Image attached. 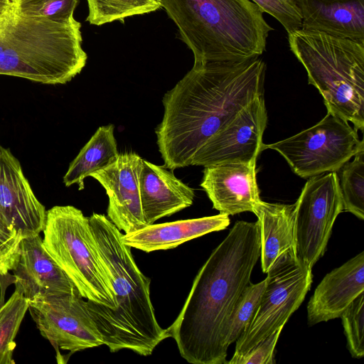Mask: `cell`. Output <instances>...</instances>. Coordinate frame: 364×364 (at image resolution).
I'll return each instance as SVG.
<instances>
[{
	"label": "cell",
	"instance_id": "6da1fadb",
	"mask_svg": "<svg viewBox=\"0 0 364 364\" xmlns=\"http://www.w3.org/2000/svg\"><path fill=\"white\" fill-rule=\"evenodd\" d=\"M266 64L255 57L193 65L163 98L156 143L164 166H191L198 150L242 108L264 94Z\"/></svg>",
	"mask_w": 364,
	"mask_h": 364
},
{
	"label": "cell",
	"instance_id": "7a4b0ae2",
	"mask_svg": "<svg viewBox=\"0 0 364 364\" xmlns=\"http://www.w3.org/2000/svg\"><path fill=\"white\" fill-rule=\"evenodd\" d=\"M259 257L258 222L240 220L202 266L181 311L167 328L188 363H226L228 325Z\"/></svg>",
	"mask_w": 364,
	"mask_h": 364
},
{
	"label": "cell",
	"instance_id": "3957f363",
	"mask_svg": "<svg viewBox=\"0 0 364 364\" xmlns=\"http://www.w3.org/2000/svg\"><path fill=\"white\" fill-rule=\"evenodd\" d=\"M92 232L102 264L110 282L115 307L87 300L91 317L103 344L111 353L127 349L150 355L170 337L159 324L150 297L151 280L139 269L123 235L103 214L89 217Z\"/></svg>",
	"mask_w": 364,
	"mask_h": 364
},
{
	"label": "cell",
	"instance_id": "277c9868",
	"mask_svg": "<svg viewBox=\"0 0 364 364\" xmlns=\"http://www.w3.org/2000/svg\"><path fill=\"white\" fill-rule=\"evenodd\" d=\"M191 49L193 65L259 57L274 28L251 0H160Z\"/></svg>",
	"mask_w": 364,
	"mask_h": 364
},
{
	"label": "cell",
	"instance_id": "5b68a950",
	"mask_svg": "<svg viewBox=\"0 0 364 364\" xmlns=\"http://www.w3.org/2000/svg\"><path fill=\"white\" fill-rule=\"evenodd\" d=\"M81 23L21 14L0 0V75L45 85L70 82L85 66Z\"/></svg>",
	"mask_w": 364,
	"mask_h": 364
},
{
	"label": "cell",
	"instance_id": "8992f818",
	"mask_svg": "<svg viewBox=\"0 0 364 364\" xmlns=\"http://www.w3.org/2000/svg\"><path fill=\"white\" fill-rule=\"evenodd\" d=\"M291 51L328 113L364 129V43L298 29L287 33Z\"/></svg>",
	"mask_w": 364,
	"mask_h": 364
},
{
	"label": "cell",
	"instance_id": "52a82bcc",
	"mask_svg": "<svg viewBox=\"0 0 364 364\" xmlns=\"http://www.w3.org/2000/svg\"><path fill=\"white\" fill-rule=\"evenodd\" d=\"M43 245L86 300L115 307L114 293L100 259L89 217L73 205L46 211Z\"/></svg>",
	"mask_w": 364,
	"mask_h": 364
},
{
	"label": "cell",
	"instance_id": "ba28073f",
	"mask_svg": "<svg viewBox=\"0 0 364 364\" xmlns=\"http://www.w3.org/2000/svg\"><path fill=\"white\" fill-rule=\"evenodd\" d=\"M357 129L331 113L317 124L289 138L263 144L262 150L279 152L292 171L303 178L337 172L361 149Z\"/></svg>",
	"mask_w": 364,
	"mask_h": 364
},
{
	"label": "cell",
	"instance_id": "9c48e42d",
	"mask_svg": "<svg viewBox=\"0 0 364 364\" xmlns=\"http://www.w3.org/2000/svg\"><path fill=\"white\" fill-rule=\"evenodd\" d=\"M259 304L236 341L232 357L243 355L286 322L304 301L312 282V269L296 252L282 255L270 267Z\"/></svg>",
	"mask_w": 364,
	"mask_h": 364
},
{
	"label": "cell",
	"instance_id": "30bf717a",
	"mask_svg": "<svg viewBox=\"0 0 364 364\" xmlns=\"http://www.w3.org/2000/svg\"><path fill=\"white\" fill-rule=\"evenodd\" d=\"M343 204L336 172L309 178L295 203L296 252L313 268L323 255Z\"/></svg>",
	"mask_w": 364,
	"mask_h": 364
},
{
	"label": "cell",
	"instance_id": "8fae6325",
	"mask_svg": "<svg viewBox=\"0 0 364 364\" xmlns=\"http://www.w3.org/2000/svg\"><path fill=\"white\" fill-rule=\"evenodd\" d=\"M28 310L41 334L55 348L70 354L104 345L87 308L79 293L28 301Z\"/></svg>",
	"mask_w": 364,
	"mask_h": 364
},
{
	"label": "cell",
	"instance_id": "7c38bea8",
	"mask_svg": "<svg viewBox=\"0 0 364 364\" xmlns=\"http://www.w3.org/2000/svg\"><path fill=\"white\" fill-rule=\"evenodd\" d=\"M268 121L264 94L242 108L198 150L191 166L257 161Z\"/></svg>",
	"mask_w": 364,
	"mask_h": 364
},
{
	"label": "cell",
	"instance_id": "4fadbf2b",
	"mask_svg": "<svg viewBox=\"0 0 364 364\" xmlns=\"http://www.w3.org/2000/svg\"><path fill=\"white\" fill-rule=\"evenodd\" d=\"M141 160L134 152L119 154L112 163L90 175L105 188L108 196L107 217L124 234L147 225L140 198Z\"/></svg>",
	"mask_w": 364,
	"mask_h": 364
},
{
	"label": "cell",
	"instance_id": "5bb4252c",
	"mask_svg": "<svg viewBox=\"0 0 364 364\" xmlns=\"http://www.w3.org/2000/svg\"><path fill=\"white\" fill-rule=\"evenodd\" d=\"M46 211L19 161L9 149L0 145V219L26 237L43 231Z\"/></svg>",
	"mask_w": 364,
	"mask_h": 364
},
{
	"label": "cell",
	"instance_id": "9a60e30c",
	"mask_svg": "<svg viewBox=\"0 0 364 364\" xmlns=\"http://www.w3.org/2000/svg\"><path fill=\"white\" fill-rule=\"evenodd\" d=\"M12 271L16 289L28 301L79 293L74 283L46 249L40 234L23 238L20 256Z\"/></svg>",
	"mask_w": 364,
	"mask_h": 364
},
{
	"label": "cell",
	"instance_id": "2e32d148",
	"mask_svg": "<svg viewBox=\"0 0 364 364\" xmlns=\"http://www.w3.org/2000/svg\"><path fill=\"white\" fill-rule=\"evenodd\" d=\"M256 162L228 163L205 166L200 186L221 214L253 212L261 200Z\"/></svg>",
	"mask_w": 364,
	"mask_h": 364
},
{
	"label": "cell",
	"instance_id": "e0dca14e",
	"mask_svg": "<svg viewBox=\"0 0 364 364\" xmlns=\"http://www.w3.org/2000/svg\"><path fill=\"white\" fill-rule=\"evenodd\" d=\"M364 291V252L328 273L316 288L307 304L310 326L340 318Z\"/></svg>",
	"mask_w": 364,
	"mask_h": 364
},
{
	"label": "cell",
	"instance_id": "ac0fdd59",
	"mask_svg": "<svg viewBox=\"0 0 364 364\" xmlns=\"http://www.w3.org/2000/svg\"><path fill=\"white\" fill-rule=\"evenodd\" d=\"M139 188L143 215L147 225L190 207L195 197L193 189L176 178L171 170L143 159Z\"/></svg>",
	"mask_w": 364,
	"mask_h": 364
},
{
	"label": "cell",
	"instance_id": "d6986e66",
	"mask_svg": "<svg viewBox=\"0 0 364 364\" xmlns=\"http://www.w3.org/2000/svg\"><path fill=\"white\" fill-rule=\"evenodd\" d=\"M301 29L364 43V0H298Z\"/></svg>",
	"mask_w": 364,
	"mask_h": 364
},
{
	"label": "cell",
	"instance_id": "ffe728a7",
	"mask_svg": "<svg viewBox=\"0 0 364 364\" xmlns=\"http://www.w3.org/2000/svg\"><path fill=\"white\" fill-rule=\"evenodd\" d=\"M229 215L213 216L151 224L123 235L124 242L131 248L145 252L167 250L204 235L225 230L230 225Z\"/></svg>",
	"mask_w": 364,
	"mask_h": 364
},
{
	"label": "cell",
	"instance_id": "44dd1931",
	"mask_svg": "<svg viewBox=\"0 0 364 364\" xmlns=\"http://www.w3.org/2000/svg\"><path fill=\"white\" fill-rule=\"evenodd\" d=\"M260 235V259L264 273L287 252H296L295 203H269L262 200L255 206Z\"/></svg>",
	"mask_w": 364,
	"mask_h": 364
},
{
	"label": "cell",
	"instance_id": "7402d4cb",
	"mask_svg": "<svg viewBox=\"0 0 364 364\" xmlns=\"http://www.w3.org/2000/svg\"><path fill=\"white\" fill-rule=\"evenodd\" d=\"M114 130L112 124L100 127L97 129L70 162L63 178L66 187L77 184L80 191L83 190L85 178L106 167L117 159L119 152Z\"/></svg>",
	"mask_w": 364,
	"mask_h": 364
},
{
	"label": "cell",
	"instance_id": "603a6c76",
	"mask_svg": "<svg viewBox=\"0 0 364 364\" xmlns=\"http://www.w3.org/2000/svg\"><path fill=\"white\" fill-rule=\"evenodd\" d=\"M91 25L101 26L135 15L155 11L161 8L160 0H87Z\"/></svg>",
	"mask_w": 364,
	"mask_h": 364
},
{
	"label": "cell",
	"instance_id": "cb8c5ba5",
	"mask_svg": "<svg viewBox=\"0 0 364 364\" xmlns=\"http://www.w3.org/2000/svg\"><path fill=\"white\" fill-rule=\"evenodd\" d=\"M28 310V301L16 289L0 306V364H14V339L23 318Z\"/></svg>",
	"mask_w": 364,
	"mask_h": 364
},
{
	"label": "cell",
	"instance_id": "d4e9b609",
	"mask_svg": "<svg viewBox=\"0 0 364 364\" xmlns=\"http://www.w3.org/2000/svg\"><path fill=\"white\" fill-rule=\"evenodd\" d=\"M351 162L341 168L339 186L343 210L360 220L364 219V148L360 149Z\"/></svg>",
	"mask_w": 364,
	"mask_h": 364
},
{
	"label": "cell",
	"instance_id": "484cf974",
	"mask_svg": "<svg viewBox=\"0 0 364 364\" xmlns=\"http://www.w3.org/2000/svg\"><path fill=\"white\" fill-rule=\"evenodd\" d=\"M265 279L257 284L250 283L237 299L230 318L225 337L228 347L238 339L251 321L264 293Z\"/></svg>",
	"mask_w": 364,
	"mask_h": 364
},
{
	"label": "cell",
	"instance_id": "4316f807",
	"mask_svg": "<svg viewBox=\"0 0 364 364\" xmlns=\"http://www.w3.org/2000/svg\"><path fill=\"white\" fill-rule=\"evenodd\" d=\"M22 15L43 18L58 23L75 19L79 0H6Z\"/></svg>",
	"mask_w": 364,
	"mask_h": 364
},
{
	"label": "cell",
	"instance_id": "83f0119b",
	"mask_svg": "<svg viewBox=\"0 0 364 364\" xmlns=\"http://www.w3.org/2000/svg\"><path fill=\"white\" fill-rule=\"evenodd\" d=\"M346 338V346L351 356L364 355V294H360L341 316Z\"/></svg>",
	"mask_w": 364,
	"mask_h": 364
},
{
	"label": "cell",
	"instance_id": "f1b7e54d",
	"mask_svg": "<svg viewBox=\"0 0 364 364\" xmlns=\"http://www.w3.org/2000/svg\"><path fill=\"white\" fill-rule=\"evenodd\" d=\"M282 24L287 33L301 29L298 0H251Z\"/></svg>",
	"mask_w": 364,
	"mask_h": 364
},
{
	"label": "cell",
	"instance_id": "f546056e",
	"mask_svg": "<svg viewBox=\"0 0 364 364\" xmlns=\"http://www.w3.org/2000/svg\"><path fill=\"white\" fill-rule=\"evenodd\" d=\"M23 238L0 219V276H5L16 267Z\"/></svg>",
	"mask_w": 364,
	"mask_h": 364
},
{
	"label": "cell",
	"instance_id": "4dcf8cb0",
	"mask_svg": "<svg viewBox=\"0 0 364 364\" xmlns=\"http://www.w3.org/2000/svg\"><path fill=\"white\" fill-rule=\"evenodd\" d=\"M283 327L277 328L269 336L243 355L232 357L228 364H273L274 351Z\"/></svg>",
	"mask_w": 364,
	"mask_h": 364
}]
</instances>
